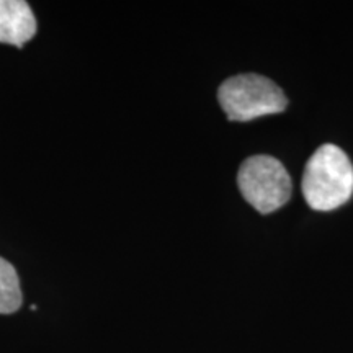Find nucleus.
<instances>
[{
	"mask_svg": "<svg viewBox=\"0 0 353 353\" xmlns=\"http://www.w3.org/2000/svg\"><path fill=\"white\" fill-rule=\"evenodd\" d=\"M237 183L242 196L259 213L268 214L281 208L291 196L290 174L272 156H252L242 162Z\"/></svg>",
	"mask_w": 353,
	"mask_h": 353,
	"instance_id": "7ed1b4c3",
	"label": "nucleus"
},
{
	"mask_svg": "<svg viewBox=\"0 0 353 353\" xmlns=\"http://www.w3.org/2000/svg\"><path fill=\"white\" fill-rule=\"evenodd\" d=\"M303 195L316 211H332L353 195V165L341 148L321 145L307 161Z\"/></svg>",
	"mask_w": 353,
	"mask_h": 353,
	"instance_id": "f257e3e1",
	"label": "nucleus"
},
{
	"mask_svg": "<svg viewBox=\"0 0 353 353\" xmlns=\"http://www.w3.org/2000/svg\"><path fill=\"white\" fill-rule=\"evenodd\" d=\"M23 301L20 278L12 263L0 257V314H12L19 311Z\"/></svg>",
	"mask_w": 353,
	"mask_h": 353,
	"instance_id": "39448f33",
	"label": "nucleus"
},
{
	"mask_svg": "<svg viewBox=\"0 0 353 353\" xmlns=\"http://www.w3.org/2000/svg\"><path fill=\"white\" fill-rule=\"evenodd\" d=\"M218 100L229 121H250L265 114L281 113L288 107L283 90L259 74L229 77L219 85Z\"/></svg>",
	"mask_w": 353,
	"mask_h": 353,
	"instance_id": "f03ea898",
	"label": "nucleus"
},
{
	"mask_svg": "<svg viewBox=\"0 0 353 353\" xmlns=\"http://www.w3.org/2000/svg\"><path fill=\"white\" fill-rule=\"evenodd\" d=\"M32 7L23 0H0V43L21 48L37 33Z\"/></svg>",
	"mask_w": 353,
	"mask_h": 353,
	"instance_id": "20e7f679",
	"label": "nucleus"
}]
</instances>
